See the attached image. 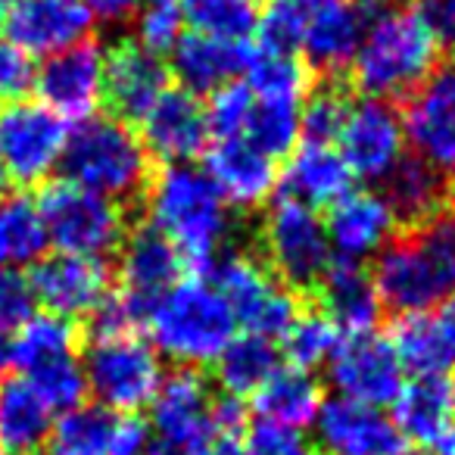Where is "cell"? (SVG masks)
<instances>
[{
	"label": "cell",
	"mask_w": 455,
	"mask_h": 455,
	"mask_svg": "<svg viewBox=\"0 0 455 455\" xmlns=\"http://www.w3.org/2000/svg\"><path fill=\"white\" fill-rule=\"evenodd\" d=\"M10 7H13V0H0V16H7Z\"/></svg>",
	"instance_id": "55"
},
{
	"label": "cell",
	"mask_w": 455,
	"mask_h": 455,
	"mask_svg": "<svg viewBox=\"0 0 455 455\" xmlns=\"http://www.w3.org/2000/svg\"><path fill=\"white\" fill-rule=\"evenodd\" d=\"M287 196L306 206H334L343 194L353 190V172L331 144H303L293 150L284 169Z\"/></svg>",
	"instance_id": "29"
},
{
	"label": "cell",
	"mask_w": 455,
	"mask_h": 455,
	"mask_svg": "<svg viewBox=\"0 0 455 455\" xmlns=\"http://www.w3.org/2000/svg\"><path fill=\"white\" fill-rule=\"evenodd\" d=\"M405 144L443 178H455V72H434L405 97Z\"/></svg>",
	"instance_id": "13"
},
{
	"label": "cell",
	"mask_w": 455,
	"mask_h": 455,
	"mask_svg": "<svg viewBox=\"0 0 455 455\" xmlns=\"http://www.w3.org/2000/svg\"><path fill=\"white\" fill-rule=\"evenodd\" d=\"M393 424L405 440H415L421 449L440 440L449 427H455V378L440 371L418 374L403 384L393 399Z\"/></svg>",
	"instance_id": "25"
},
{
	"label": "cell",
	"mask_w": 455,
	"mask_h": 455,
	"mask_svg": "<svg viewBox=\"0 0 455 455\" xmlns=\"http://www.w3.org/2000/svg\"><path fill=\"white\" fill-rule=\"evenodd\" d=\"M91 28L94 16L84 0H13L4 16L10 44L44 60L88 41Z\"/></svg>",
	"instance_id": "15"
},
{
	"label": "cell",
	"mask_w": 455,
	"mask_h": 455,
	"mask_svg": "<svg viewBox=\"0 0 455 455\" xmlns=\"http://www.w3.org/2000/svg\"><path fill=\"white\" fill-rule=\"evenodd\" d=\"M253 47L241 41H221L203 32H184L169 51V72L190 94H212L221 84L243 76Z\"/></svg>",
	"instance_id": "24"
},
{
	"label": "cell",
	"mask_w": 455,
	"mask_h": 455,
	"mask_svg": "<svg viewBox=\"0 0 455 455\" xmlns=\"http://www.w3.org/2000/svg\"><path fill=\"white\" fill-rule=\"evenodd\" d=\"M262 243L275 275L291 291H312L331 266V241L318 212L293 196L272 203L262 219Z\"/></svg>",
	"instance_id": "8"
},
{
	"label": "cell",
	"mask_w": 455,
	"mask_h": 455,
	"mask_svg": "<svg viewBox=\"0 0 455 455\" xmlns=\"http://www.w3.org/2000/svg\"><path fill=\"white\" fill-rule=\"evenodd\" d=\"M337 343H340V331L324 312H299L291 322V328L281 334L284 359L299 371H312L322 362H328Z\"/></svg>",
	"instance_id": "39"
},
{
	"label": "cell",
	"mask_w": 455,
	"mask_h": 455,
	"mask_svg": "<svg viewBox=\"0 0 455 455\" xmlns=\"http://www.w3.org/2000/svg\"><path fill=\"white\" fill-rule=\"evenodd\" d=\"M368 22L365 0H306L297 53L318 72H340L353 63Z\"/></svg>",
	"instance_id": "18"
},
{
	"label": "cell",
	"mask_w": 455,
	"mask_h": 455,
	"mask_svg": "<svg viewBox=\"0 0 455 455\" xmlns=\"http://www.w3.org/2000/svg\"><path fill=\"white\" fill-rule=\"evenodd\" d=\"M347 109L349 97L340 88L309 91L299 103V138H306V144H334Z\"/></svg>",
	"instance_id": "43"
},
{
	"label": "cell",
	"mask_w": 455,
	"mask_h": 455,
	"mask_svg": "<svg viewBox=\"0 0 455 455\" xmlns=\"http://www.w3.org/2000/svg\"><path fill=\"white\" fill-rule=\"evenodd\" d=\"M203 172L215 184L221 200L241 209L259 206L278 188L275 159L256 150L247 138L215 140V147L206 153V169Z\"/></svg>",
	"instance_id": "22"
},
{
	"label": "cell",
	"mask_w": 455,
	"mask_h": 455,
	"mask_svg": "<svg viewBox=\"0 0 455 455\" xmlns=\"http://www.w3.org/2000/svg\"><path fill=\"white\" fill-rule=\"evenodd\" d=\"M212 287L221 293L237 324L256 337H281L299 315L293 291H284L253 256H221L212 262Z\"/></svg>",
	"instance_id": "9"
},
{
	"label": "cell",
	"mask_w": 455,
	"mask_h": 455,
	"mask_svg": "<svg viewBox=\"0 0 455 455\" xmlns=\"http://www.w3.org/2000/svg\"><path fill=\"white\" fill-rule=\"evenodd\" d=\"M169 88V69L163 57L144 51L125 38L103 53V100L122 122H140V116Z\"/></svg>",
	"instance_id": "20"
},
{
	"label": "cell",
	"mask_w": 455,
	"mask_h": 455,
	"mask_svg": "<svg viewBox=\"0 0 455 455\" xmlns=\"http://www.w3.org/2000/svg\"><path fill=\"white\" fill-rule=\"evenodd\" d=\"M421 13L440 41L455 38V0H421Z\"/></svg>",
	"instance_id": "49"
},
{
	"label": "cell",
	"mask_w": 455,
	"mask_h": 455,
	"mask_svg": "<svg viewBox=\"0 0 455 455\" xmlns=\"http://www.w3.org/2000/svg\"><path fill=\"white\" fill-rule=\"evenodd\" d=\"M434 324H436V331H440V337H443V347H446L449 362L455 365V293L440 306V312L434 315Z\"/></svg>",
	"instance_id": "52"
},
{
	"label": "cell",
	"mask_w": 455,
	"mask_h": 455,
	"mask_svg": "<svg viewBox=\"0 0 455 455\" xmlns=\"http://www.w3.org/2000/svg\"><path fill=\"white\" fill-rule=\"evenodd\" d=\"M322 287L324 315L337 324L343 334H368L380 318V297L374 291V281L359 262L331 259L328 272L318 281Z\"/></svg>",
	"instance_id": "27"
},
{
	"label": "cell",
	"mask_w": 455,
	"mask_h": 455,
	"mask_svg": "<svg viewBox=\"0 0 455 455\" xmlns=\"http://www.w3.org/2000/svg\"><path fill=\"white\" fill-rule=\"evenodd\" d=\"M69 128L35 100H10L0 109V169L10 184H38L60 165Z\"/></svg>",
	"instance_id": "10"
},
{
	"label": "cell",
	"mask_w": 455,
	"mask_h": 455,
	"mask_svg": "<svg viewBox=\"0 0 455 455\" xmlns=\"http://www.w3.org/2000/svg\"><path fill=\"white\" fill-rule=\"evenodd\" d=\"M82 368L97 405L116 415H134L150 405L165 378L159 353L138 337L94 340L84 353Z\"/></svg>",
	"instance_id": "7"
},
{
	"label": "cell",
	"mask_w": 455,
	"mask_h": 455,
	"mask_svg": "<svg viewBox=\"0 0 455 455\" xmlns=\"http://www.w3.org/2000/svg\"><path fill=\"white\" fill-rule=\"evenodd\" d=\"M250 113H253V94H250L247 84L243 82L221 84L219 91L209 94V103H206L209 134H215V140L243 138Z\"/></svg>",
	"instance_id": "44"
},
{
	"label": "cell",
	"mask_w": 455,
	"mask_h": 455,
	"mask_svg": "<svg viewBox=\"0 0 455 455\" xmlns=\"http://www.w3.org/2000/svg\"><path fill=\"white\" fill-rule=\"evenodd\" d=\"M140 144L165 165H181L200 156L209 140L206 107L184 88H165L159 100L140 116Z\"/></svg>",
	"instance_id": "19"
},
{
	"label": "cell",
	"mask_w": 455,
	"mask_h": 455,
	"mask_svg": "<svg viewBox=\"0 0 455 455\" xmlns=\"http://www.w3.org/2000/svg\"><path fill=\"white\" fill-rule=\"evenodd\" d=\"M315 434L324 455H403L409 449L393 418L343 396L322 403Z\"/></svg>",
	"instance_id": "17"
},
{
	"label": "cell",
	"mask_w": 455,
	"mask_h": 455,
	"mask_svg": "<svg viewBox=\"0 0 455 455\" xmlns=\"http://www.w3.org/2000/svg\"><path fill=\"white\" fill-rule=\"evenodd\" d=\"M184 259L156 228L144 225L134 228L132 235L122 241V262H119V278L122 291L138 297L140 303L153 306L169 287L181 281Z\"/></svg>",
	"instance_id": "26"
},
{
	"label": "cell",
	"mask_w": 455,
	"mask_h": 455,
	"mask_svg": "<svg viewBox=\"0 0 455 455\" xmlns=\"http://www.w3.org/2000/svg\"><path fill=\"white\" fill-rule=\"evenodd\" d=\"M35 76L38 69L26 51L13 47L10 41L0 44V97L4 100H22V94L35 88Z\"/></svg>",
	"instance_id": "47"
},
{
	"label": "cell",
	"mask_w": 455,
	"mask_h": 455,
	"mask_svg": "<svg viewBox=\"0 0 455 455\" xmlns=\"http://www.w3.org/2000/svg\"><path fill=\"white\" fill-rule=\"evenodd\" d=\"M78 331L72 322L57 315H35L20 328L13 340V365L22 371L44 365V362L63 359V355H76Z\"/></svg>",
	"instance_id": "38"
},
{
	"label": "cell",
	"mask_w": 455,
	"mask_h": 455,
	"mask_svg": "<svg viewBox=\"0 0 455 455\" xmlns=\"http://www.w3.org/2000/svg\"><path fill=\"white\" fill-rule=\"evenodd\" d=\"M403 455H430V452H427V449H405Z\"/></svg>",
	"instance_id": "56"
},
{
	"label": "cell",
	"mask_w": 455,
	"mask_h": 455,
	"mask_svg": "<svg viewBox=\"0 0 455 455\" xmlns=\"http://www.w3.org/2000/svg\"><path fill=\"white\" fill-rule=\"evenodd\" d=\"M328 241L340 259L362 262L380 253L384 243L396 235V215L384 194L371 190H349L331 206L328 215Z\"/></svg>",
	"instance_id": "21"
},
{
	"label": "cell",
	"mask_w": 455,
	"mask_h": 455,
	"mask_svg": "<svg viewBox=\"0 0 455 455\" xmlns=\"http://www.w3.org/2000/svg\"><path fill=\"white\" fill-rule=\"evenodd\" d=\"M10 365H13V337L0 331V378L10 371Z\"/></svg>",
	"instance_id": "53"
},
{
	"label": "cell",
	"mask_w": 455,
	"mask_h": 455,
	"mask_svg": "<svg viewBox=\"0 0 455 455\" xmlns=\"http://www.w3.org/2000/svg\"><path fill=\"white\" fill-rule=\"evenodd\" d=\"M181 10L184 22H190V32L250 44V35L259 22L262 0H181Z\"/></svg>",
	"instance_id": "37"
},
{
	"label": "cell",
	"mask_w": 455,
	"mask_h": 455,
	"mask_svg": "<svg viewBox=\"0 0 455 455\" xmlns=\"http://www.w3.org/2000/svg\"><path fill=\"white\" fill-rule=\"evenodd\" d=\"M387 340H390L399 365L409 368L415 378L418 374H440L452 365L446 355V347H443L440 331H436L434 318L427 312H421V315H399Z\"/></svg>",
	"instance_id": "36"
},
{
	"label": "cell",
	"mask_w": 455,
	"mask_h": 455,
	"mask_svg": "<svg viewBox=\"0 0 455 455\" xmlns=\"http://www.w3.org/2000/svg\"><path fill=\"white\" fill-rule=\"evenodd\" d=\"M380 306L396 315H421L455 293V209L443 206L430 219L393 235L374 262Z\"/></svg>",
	"instance_id": "2"
},
{
	"label": "cell",
	"mask_w": 455,
	"mask_h": 455,
	"mask_svg": "<svg viewBox=\"0 0 455 455\" xmlns=\"http://www.w3.org/2000/svg\"><path fill=\"white\" fill-rule=\"evenodd\" d=\"M35 303L47 309V315L78 318L91 315L109 297V268L103 259L88 256L53 253L41 256L28 272Z\"/></svg>",
	"instance_id": "14"
},
{
	"label": "cell",
	"mask_w": 455,
	"mask_h": 455,
	"mask_svg": "<svg viewBox=\"0 0 455 455\" xmlns=\"http://www.w3.org/2000/svg\"><path fill=\"white\" fill-rule=\"evenodd\" d=\"M41 103L60 119H91L103 100V51L94 41L53 53L35 76Z\"/></svg>",
	"instance_id": "16"
},
{
	"label": "cell",
	"mask_w": 455,
	"mask_h": 455,
	"mask_svg": "<svg viewBox=\"0 0 455 455\" xmlns=\"http://www.w3.org/2000/svg\"><path fill=\"white\" fill-rule=\"evenodd\" d=\"M150 405L156 440L178 443V446H196L212 430V421H209L212 396H209L206 380L196 371H190V368L165 374Z\"/></svg>",
	"instance_id": "23"
},
{
	"label": "cell",
	"mask_w": 455,
	"mask_h": 455,
	"mask_svg": "<svg viewBox=\"0 0 455 455\" xmlns=\"http://www.w3.org/2000/svg\"><path fill=\"white\" fill-rule=\"evenodd\" d=\"M35 293L28 275L16 268H0V331H20L28 318H35Z\"/></svg>",
	"instance_id": "45"
},
{
	"label": "cell",
	"mask_w": 455,
	"mask_h": 455,
	"mask_svg": "<svg viewBox=\"0 0 455 455\" xmlns=\"http://www.w3.org/2000/svg\"><path fill=\"white\" fill-rule=\"evenodd\" d=\"M60 169L69 184L97 196L113 203L138 200L150 184V153L128 122L91 116L69 132Z\"/></svg>",
	"instance_id": "4"
},
{
	"label": "cell",
	"mask_w": 455,
	"mask_h": 455,
	"mask_svg": "<svg viewBox=\"0 0 455 455\" xmlns=\"http://www.w3.org/2000/svg\"><path fill=\"white\" fill-rule=\"evenodd\" d=\"M47 250L38 203L26 194L0 196V268L35 266Z\"/></svg>",
	"instance_id": "33"
},
{
	"label": "cell",
	"mask_w": 455,
	"mask_h": 455,
	"mask_svg": "<svg viewBox=\"0 0 455 455\" xmlns=\"http://www.w3.org/2000/svg\"><path fill=\"white\" fill-rule=\"evenodd\" d=\"M134 41L144 51L169 53L184 35V10L181 0H140L134 10Z\"/></svg>",
	"instance_id": "42"
},
{
	"label": "cell",
	"mask_w": 455,
	"mask_h": 455,
	"mask_svg": "<svg viewBox=\"0 0 455 455\" xmlns=\"http://www.w3.org/2000/svg\"><path fill=\"white\" fill-rule=\"evenodd\" d=\"M384 181V200L390 203L393 215L409 221V225H418V221L430 219L446 206V181H443L440 172L430 169L418 156H403Z\"/></svg>",
	"instance_id": "31"
},
{
	"label": "cell",
	"mask_w": 455,
	"mask_h": 455,
	"mask_svg": "<svg viewBox=\"0 0 455 455\" xmlns=\"http://www.w3.org/2000/svg\"><path fill=\"white\" fill-rule=\"evenodd\" d=\"M147 328L163 355L181 365H209L235 340L237 322L206 278H181L153 303Z\"/></svg>",
	"instance_id": "5"
},
{
	"label": "cell",
	"mask_w": 455,
	"mask_h": 455,
	"mask_svg": "<svg viewBox=\"0 0 455 455\" xmlns=\"http://www.w3.org/2000/svg\"><path fill=\"white\" fill-rule=\"evenodd\" d=\"M150 228L181 253L184 266L196 275L209 272L225 243L231 215L228 203L203 169L190 163L165 165L150 188Z\"/></svg>",
	"instance_id": "3"
},
{
	"label": "cell",
	"mask_w": 455,
	"mask_h": 455,
	"mask_svg": "<svg viewBox=\"0 0 455 455\" xmlns=\"http://www.w3.org/2000/svg\"><path fill=\"white\" fill-rule=\"evenodd\" d=\"M331 384L343 399L362 405H393L403 390V365L393 353L390 340L378 331L368 334H343L337 349L328 359Z\"/></svg>",
	"instance_id": "12"
},
{
	"label": "cell",
	"mask_w": 455,
	"mask_h": 455,
	"mask_svg": "<svg viewBox=\"0 0 455 455\" xmlns=\"http://www.w3.org/2000/svg\"><path fill=\"white\" fill-rule=\"evenodd\" d=\"M243 138L272 159L293 153L299 140V103H275L253 97V113H250Z\"/></svg>",
	"instance_id": "40"
},
{
	"label": "cell",
	"mask_w": 455,
	"mask_h": 455,
	"mask_svg": "<svg viewBox=\"0 0 455 455\" xmlns=\"http://www.w3.org/2000/svg\"><path fill=\"white\" fill-rule=\"evenodd\" d=\"M200 455H243V434H228V430H209L203 440Z\"/></svg>",
	"instance_id": "51"
},
{
	"label": "cell",
	"mask_w": 455,
	"mask_h": 455,
	"mask_svg": "<svg viewBox=\"0 0 455 455\" xmlns=\"http://www.w3.org/2000/svg\"><path fill=\"white\" fill-rule=\"evenodd\" d=\"M150 446V427L134 415H116L107 455H144Z\"/></svg>",
	"instance_id": "48"
},
{
	"label": "cell",
	"mask_w": 455,
	"mask_h": 455,
	"mask_svg": "<svg viewBox=\"0 0 455 455\" xmlns=\"http://www.w3.org/2000/svg\"><path fill=\"white\" fill-rule=\"evenodd\" d=\"M10 194V178L4 175V169H0V196H7Z\"/></svg>",
	"instance_id": "54"
},
{
	"label": "cell",
	"mask_w": 455,
	"mask_h": 455,
	"mask_svg": "<svg viewBox=\"0 0 455 455\" xmlns=\"http://www.w3.org/2000/svg\"><path fill=\"white\" fill-rule=\"evenodd\" d=\"M94 16V22H109V26H119V22L132 20L134 10H138L140 0H84Z\"/></svg>",
	"instance_id": "50"
},
{
	"label": "cell",
	"mask_w": 455,
	"mask_h": 455,
	"mask_svg": "<svg viewBox=\"0 0 455 455\" xmlns=\"http://www.w3.org/2000/svg\"><path fill=\"white\" fill-rule=\"evenodd\" d=\"M38 212L47 243L57 253L103 259L125 241V215L107 196H97L78 184L53 181L38 194Z\"/></svg>",
	"instance_id": "6"
},
{
	"label": "cell",
	"mask_w": 455,
	"mask_h": 455,
	"mask_svg": "<svg viewBox=\"0 0 455 455\" xmlns=\"http://www.w3.org/2000/svg\"><path fill=\"white\" fill-rule=\"evenodd\" d=\"M322 403L324 399L318 380L309 371H299V368H278L253 393V409L259 421L287 430H303L315 424Z\"/></svg>",
	"instance_id": "30"
},
{
	"label": "cell",
	"mask_w": 455,
	"mask_h": 455,
	"mask_svg": "<svg viewBox=\"0 0 455 455\" xmlns=\"http://www.w3.org/2000/svg\"><path fill=\"white\" fill-rule=\"evenodd\" d=\"M51 427L53 411L26 378L0 380V455H38Z\"/></svg>",
	"instance_id": "28"
},
{
	"label": "cell",
	"mask_w": 455,
	"mask_h": 455,
	"mask_svg": "<svg viewBox=\"0 0 455 455\" xmlns=\"http://www.w3.org/2000/svg\"><path fill=\"white\" fill-rule=\"evenodd\" d=\"M26 380L35 387L41 399L47 403L51 411H69L84 403L88 393V380H84V368L76 355H63V359L44 362V365L26 371Z\"/></svg>",
	"instance_id": "41"
},
{
	"label": "cell",
	"mask_w": 455,
	"mask_h": 455,
	"mask_svg": "<svg viewBox=\"0 0 455 455\" xmlns=\"http://www.w3.org/2000/svg\"><path fill=\"white\" fill-rule=\"evenodd\" d=\"M337 153L349 165L353 178L384 181L399 165L405 150V128L396 107L374 97L349 100L347 119L337 134Z\"/></svg>",
	"instance_id": "11"
},
{
	"label": "cell",
	"mask_w": 455,
	"mask_h": 455,
	"mask_svg": "<svg viewBox=\"0 0 455 455\" xmlns=\"http://www.w3.org/2000/svg\"><path fill=\"white\" fill-rule=\"evenodd\" d=\"M443 57L440 35L424 20L421 7L384 0L365 22L349 63L353 82L374 100H403L436 72Z\"/></svg>",
	"instance_id": "1"
},
{
	"label": "cell",
	"mask_w": 455,
	"mask_h": 455,
	"mask_svg": "<svg viewBox=\"0 0 455 455\" xmlns=\"http://www.w3.org/2000/svg\"><path fill=\"white\" fill-rule=\"evenodd\" d=\"M247 88L256 100H275V103H303L312 88L309 66L297 53H281L256 47L250 53V63L243 69Z\"/></svg>",
	"instance_id": "34"
},
{
	"label": "cell",
	"mask_w": 455,
	"mask_h": 455,
	"mask_svg": "<svg viewBox=\"0 0 455 455\" xmlns=\"http://www.w3.org/2000/svg\"><path fill=\"white\" fill-rule=\"evenodd\" d=\"M243 455H318V452L303 436V430H287L259 421L247 434V440H243Z\"/></svg>",
	"instance_id": "46"
},
{
	"label": "cell",
	"mask_w": 455,
	"mask_h": 455,
	"mask_svg": "<svg viewBox=\"0 0 455 455\" xmlns=\"http://www.w3.org/2000/svg\"><path fill=\"white\" fill-rule=\"evenodd\" d=\"M452 66H455V38H452ZM455 72V69H452Z\"/></svg>",
	"instance_id": "57"
},
{
	"label": "cell",
	"mask_w": 455,
	"mask_h": 455,
	"mask_svg": "<svg viewBox=\"0 0 455 455\" xmlns=\"http://www.w3.org/2000/svg\"><path fill=\"white\" fill-rule=\"evenodd\" d=\"M278 362L281 353L272 347V340L243 331V337H235L215 359V380L228 396H253L281 368Z\"/></svg>",
	"instance_id": "32"
},
{
	"label": "cell",
	"mask_w": 455,
	"mask_h": 455,
	"mask_svg": "<svg viewBox=\"0 0 455 455\" xmlns=\"http://www.w3.org/2000/svg\"><path fill=\"white\" fill-rule=\"evenodd\" d=\"M116 427V411L97 403H82L53 421L47 449L51 455H107Z\"/></svg>",
	"instance_id": "35"
}]
</instances>
